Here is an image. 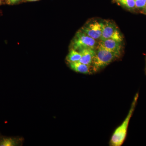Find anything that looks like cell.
I'll return each instance as SVG.
<instances>
[{
    "instance_id": "obj_1",
    "label": "cell",
    "mask_w": 146,
    "mask_h": 146,
    "mask_svg": "<svg viewBox=\"0 0 146 146\" xmlns=\"http://www.w3.org/2000/svg\"><path fill=\"white\" fill-rule=\"evenodd\" d=\"M138 98V94H136L131 104L128 114L122 123L118 127L113 133L110 141V145L112 146H121L125 140L127 134L128 127L129 121L133 115Z\"/></svg>"
},
{
    "instance_id": "obj_2",
    "label": "cell",
    "mask_w": 146,
    "mask_h": 146,
    "mask_svg": "<svg viewBox=\"0 0 146 146\" xmlns=\"http://www.w3.org/2000/svg\"><path fill=\"white\" fill-rule=\"evenodd\" d=\"M119 56L120 55L117 54L109 51L101 47H97L96 54L91 65L92 71L94 72H98L109 65Z\"/></svg>"
},
{
    "instance_id": "obj_3",
    "label": "cell",
    "mask_w": 146,
    "mask_h": 146,
    "mask_svg": "<svg viewBox=\"0 0 146 146\" xmlns=\"http://www.w3.org/2000/svg\"><path fill=\"white\" fill-rule=\"evenodd\" d=\"M97 46L96 40L90 37L81 30L79 31L76 33L72 42V49L78 51L86 48L96 49Z\"/></svg>"
},
{
    "instance_id": "obj_4",
    "label": "cell",
    "mask_w": 146,
    "mask_h": 146,
    "mask_svg": "<svg viewBox=\"0 0 146 146\" xmlns=\"http://www.w3.org/2000/svg\"><path fill=\"white\" fill-rule=\"evenodd\" d=\"M112 39L122 42L123 36L115 24L110 21L104 23L103 28L100 40Z\"/></svg>"
},
{
    "instance_id": "obj_5",
    "label": "cell",
    "mask_w": 146,
    "mask_h": 146,
    "mask_svg": "<svg viewBox=\"0 0 146 146\" xmlns=\"http://www.w3.org/2000/svg\"><path fill=\"white\" fill-rule=\"evenodd\" d=\"M103 26V23L94 21L86 24L81 29V31L90 37L97 40L101 37Z\"/></svg>"
},
{
    "instance_id": "obj_6",
    "label": "cell",
    "mask_w": 146,
    "mask_h": 146,
    "mask_svg": "<svg viewBox=\"0 0 146 146\" xmlns=\"http://www.w3.org/2000/svg\"><path fill=\"white\" fill-rule=\"evenodd\" d=\"M97 47H101L120 55L122 50L121 42L112 39L100 40Z\"/></svg>"
},
{
    "instance_id": "obj_7",
    "label": "cell",
    "mask_w": 146,
    "mask_h": 146,
    "mask_svg": "<svg viewBox=\"0 0 146 146\" xmlns=\"http://www.w3.org/2000/svg\"><path fill=\"white\" fill-rule=\"evenodd\" d=\"M79 52L81 53V58L78 62L86 65H91L96 54V49H84Z\"/></svg>"
},
{
    "instance_id": "obj_8",
    "label": "cell",
    "mask_w": 146,
    "mask_h": 146,
    "mask_svg": "<svg viewBox=\"0 0 146 146\" xmlns=\"http://www.w3.org/2000/svg\"><path fill=\"white\" fill-rule=\"evenodd\" d=\"M69 67L76 72L83 74H89L92 71L91 65H86L79 62L68 63Z\"/></svg>"
},
{
    "instance_id": "obj_9",
    "label": "cell",
    "mask_w": 146,
    "mask_h": 146,
    "mask_svg": "<svg viewBox=\"0 0 146 146\" xmlns=\"http://www.w3.org/2000/svg\"><path fill=\"white\" fill-rule=\"evenodd\" d=\"M19 138L13 137H2L0 138V146H16L19 145Z\"/></svg>"
},
{
    "instance_id": "obj_10",
    "label": "cell",
    "mask_w": 146,
    "mask_h": 146,
    "mask_svg": "<svg viewBox=\"0 0 146 146\" xmlns=\"http://www.w3.org/2000/svg\"><path fill=\"white\" fill-rule=\"evenodd\" d=\"M81 58V54L76 50L72 49L66 58L68 63L78 62Z\"/></svg>"
},
{
    "instance_id": "obj_11",
    "label": "cell",
    "mask_w": 146,
    "mask_h": 146,
    "mask_svg": "<svg viewBox=\"0 0 146 146\" xmlns=\"http://www.w3.org/2000/svg\"><path fill=\"white\" fill-rule=\"evenodd\" d=\"M118 3L129 9H133L136 8L134 0H117Z\"/></svg>"
},
{
    "instance_id": "obj_12",
    "label": "cell",
    "mask_w": 146,
    "mask_h": 146,
    "mask_svg": "<svg viewBox=\"0 0 146 146\" xmlns=\"http://www.w3.org/2000/svg\"><path fill=\"white\" fill-rule=\"evenodd\" d=\"M136 8L143 10L146 5V0H134Z\"/></svg>"
},
{
    "instance_id": "obj_13",
    "label": "cell",
    "mask_w": 146,
    "mask_h": 146,
    "mask_svg": "<svg viewBox=\"0 0 146 146\" xmlns=\"http://www.w3.org/2000/svg\"><path fill=\"white\" fill-rule=\"evenodd\" d=\"M20 1H21V0H9V2L11 4L15 3L18 2Z\"/></svg>"
},
{
    "instance_id": "obj_14",
    "label": "cell",
    "mask_w": 146,
    "mask_h": 146,
    "mask_svg": "<svg viewBox=\"0 0 146 146\" xmlns=\"http://www.w3.org/2000/svg\"><path fill=\"white\" fill-rule=\"evenodd\" d=\"M143 13H145V14H146V5L145 8H144L143 10Z\"/></svg>"
},
{
    "instance_id": "obj_15",
    "label": "cell",
    "mask_w": 146,
    "mask_h": 146,
    "mask_svg": "<svg viewBox=\"0 0 146 146\" xmlns=\"http://www.w3.org/2000/svg\"><path fill=\"white\" fill-rule=\"evenodd\" d=\"M27 1H38V0H27Z\"/></svg>"
},
{
    "instance_id": "obj_16",
    "label": "cell",
    "mask_w": 146,
    "mask_h": 146,
    "mask_svg": "<svg viewBox=\"0 0 146 146\" xmlns=\"http://www.w3.org/2000/svg\"><path fill=\"white\" fill-rule=\"evenodd\" d=\"M1 0H0V4H1Z\"/></svg>"
}]
</instances>
